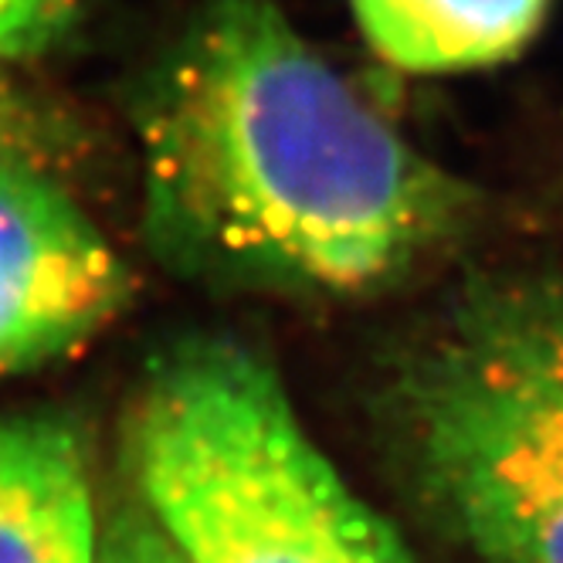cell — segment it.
<instances>
[{
  "label": "cell",
  "mask_w": 563,
  "mask_h": 563,
  "mask_svg": "<svg viewBox=\"0 0 563 563\" xmlns=\"http://www.w3.org/2000/svg\"><path fill=\"white\" fill-rule=\"evenodd\" d=\"M143 146L167 234L319 289L380 286L478 211L275 0H211L146 99Z\"/></svg>",
  "instance_id": "1"
},
{
  "label": "cell",
  "mask_w": 563,
  "mask_h": 563,
  "mask_svg": "<svg viewBox=\"0 0 563 563\" xmlns=\"http://www.w3.org/2000/svg\"><path fill=\"white\" fill-rule=\"evenodd\" d=\"M428 519L475 563H563V275L475 278L390 384Z\"/></svg>",
  "instance_id": "2"
},
{
  "label": "cell",
  "mask_w": 563,
  "mask_h": 563,
  "mask_svg": "<svg viewBox=\"0 0 563 563\" xmlns=\"http://www.w3.org/2000/svg\"><path fill=\"white\" fill-rule=\"evenodd\" d=\"M130 462L140 506L187 563H411L278 377L234 343L159 360L133 408Z\"/></svg>",
  "instance_id": "3"
},
{
  "label": "cell",
  "mask_w": 563,
  "mask_h": 563,
  "mask_svg": "<svg viewBox=\"0 0 563 563\" xmlns=\"http://www.w3.org/2000/svg\"><path fill=\"white\" fill-rule=\"evenodd\" d=\"M126 292L123 262L45 170L0 167V371L82 343Z\"/></svg>",
  "instance_id": "4"
},
{
  "label": "cell",
  "mask_w": 563,
  "mask_h": 563,
  "mask_svg": "<svg viewBox=\"0 0 563 563\" xmlns=\"http://www.w3.org/2000/svg\"><path fill=\"white\" fill-rule=\"evenodd\" d=\"M99 527L78 438L55 418L0 424V563H96Z\"/></svg>",
  "instance_id": "5"
},
{
  "label": "cell",
  "mask_w": 563,
  "mask_h": 563,
  "mask_svg": "<svg viewBox=\"0 0 563 563\" xmlns=\"http://www.w3.org/2000/svg\"><path fill=\"white\" fill-rule=\"evenodd\" d=\"M553 0H350L371 52L408 75H465L527 52Z\"/></svg>",
  "instance_id": "6"
},
{
  "label": "cell",
  "mask_w": 563,
  "mask_h": 563,
  "mask_svg": "<svg viewBox=\"0 0 563 563\" xmlns=\"http://www.w3.org/2000/svg\"><path fill=\"white\" fill-rule=\"evenodd\" d=\"M55 150L58 130L52 115L14 82L0 58V167L45 170Z\"/></svg>",
  "instance_id": "7"
},
{
  "label": "cell",
  "mask_w": 563,
  "mask_h": 563,
  "mask_svg": "<svg viewBox=\"0 0 563 563\" xmlns=\"http://www.w3.org/2000/svg\"><path fill=\"white\" fill-rule=\"evenodd\" d=\"M78 0H0V58H24L62 42Z\"/></svg>",
  "instance_id": "8"
},
{
  "label": "cell",
  "mask_w": 563,
  "mask_h": 563,
  "mask_svg": "<svg viewBox=\"0 0 563 563\" xmlns=\"http://www.w3.org/2000/svg\"><path fill=\"white\" fill-rule=\"evenodd\" d=\"M96 563H187L170 537L156 527V519L140 506L126 509L109 522L99 537Z\"/></svg>",
  "instance_id": "9"
}]
</instances>
